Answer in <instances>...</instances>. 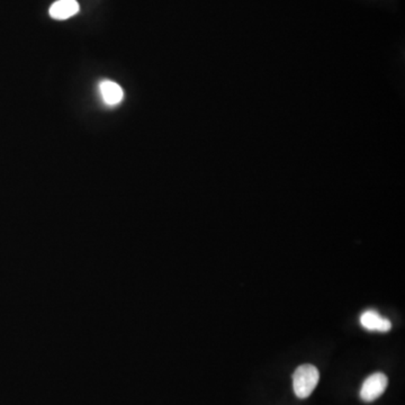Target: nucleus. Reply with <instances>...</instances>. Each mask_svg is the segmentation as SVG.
<instances>
[{"mask_svg": "<svg viewBox=\"0 0 405 405\" xmlns=\"http://www.w3.org/2000/svg\"><path fill=\"white\" fill-rule=\"evenodd\" d=\"M389 380L383 372H374L365 380L360 389V399L364 402H372L377 400L385 392Z\"/></svg>", "mask_w": 405, "mask_h": 405, "instance_id": "nucleus-2", "label": "nucleus"}, {"mask_svg": "<svg viewBox=\"0 0 405 405\" xmlns=\"http://www.w3.org/2000/svg\"><path fill=\"white\" fill-rule=\"evenodd\" d=\"M79 11V4L76 0H58L50 7V16L57 21L68 20Z\"/></svg>", "mask_w": 405, "mask_h": 405, "instance_id": "nucleus-4", "label": "nucleus"}, {"mask_svg": "<svg viewBox=\"0 0 405 405\" xmlns=\"http://www.w3.org/2000/svg\"><path fill=\"white\" fill-rule=\"evenodd\" d=\"M99 89H101V98L110 106L120 104L123 99V89L116 82L104 80L101 82Z\"/></svg>", "mask_w": 405, "mask_h": 405, "instance_id": "nucleus-5", "label": "nucleus"}, {"mask_svg": "<svg viewBox=\"0 0 405 405\" xmlns=\"http://www.w3.org/2000/svg\"><path fill=\"white\" fill-rule=\"evenodd\" d=\"M320 381V372L313 365L305 364L296 368L293 375V387L296 397L307 399L312 394Z\"/></svg>", "mask_w": 405, "mask_h": 405, "instance_id": "nucleus-1", "label": "nucleus"}, {"mask_svg": "<svg viewBox=\"0 0 405 405\" xmlns=\"http://www.w3.org/2000/svg\"><path fill=\"white\" fill-rule=\"evenodd\" d=\"M360 324L368 331L387 332L392 329V324L374 309H368L360 316Z\"/></svg>", "mask_w": 405, "mask_h": 405, "instance_id": "nucleus-3", "label": "nucleus"}]
</instances>
